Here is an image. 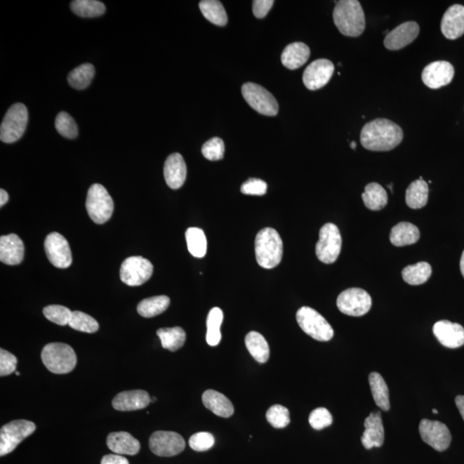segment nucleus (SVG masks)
<instances>
[{"mask_svg":"<svg viewBox=\"0 0 464 464\" xmlns=\"http://www.w3.org/2000/svg\"><path fill=\"white\" fill-rule=\"evenodd\" d=\"M404 140V131L388 119H376L363 126L360 133L362 147L371 152H388Z\"/></svg>","mask_w":464,"mask_h":464,"instance_id":"obj_1","label":"nucleus"},{"mask_svg":"<svg viewBox=\"0 0 464 464\" xmlns=\"http://www.w3.org/2000/svg\"><path fill=\"white\" fill-rule=\"evenodd\" d=\"M333 18L337 29L343 36L358 37L365 32V13L357 0H340L337 2Z\"/></svg>","mask_w":464,"mask_h":464,"instance_id":"obj_2","label":"nucleus"},{"mask_svg":"<svg viewBox=\"0 0 464 464\" xmlns=\"http://www.w3.org/2000/svg\"><path fill=\"white\" fill-rule=\"evenodd\" d=\"M255 251L259 266L266 270L277 267L283 256V241L281 236L273 228L263 229L256 235Z\"/></svg>","mask_w":464,"mask_h":464,"instance_id":"obj_3","label":"nucleus"},{"mask_svg":"<svg viewBox=\"0 0 464 464\" xmlns=\"http://www.w3.org/2000/svg\"><path fill=\"white\" fill-rule=\"evenodd\" d=\"M41 359L49 371L55 374H66L74 369L77 356L74 349L65 343L46 345L41 352Z\"/></svg>","mask_w":464,"mask_h":464,"instance_id":"obj_4","label":"nucleus"},{"mask_svg":"<svg viewBox=\"0 0 464 464\" xmlns=\"http://www.w3.org/2000/svg\"><path fill=\"white\" fill-rule=\"evenodd\" d=\"M86 210L91 220L102 225L110 220L114 212V201L109 192L101 184L95 183L88 191Z\"/></svg>","mask_w":464,"mask_h":464,"instance_id":"obj_5","label":"nucleus"},{"mask_svg":"<svg viewBox=\"0 0 464 464\" xmlns=\"http://www.w3.org/2000/svg\"><path fill=\"white\" fill-rule=\"evenodd\" d=\"M28 120L26 106L22 103H15L3 119L0 126V140L7 144L18 141L24 135Z\"/></svg>","mask_w":464,"mask_h":464,"instance_id":"obj_6","label":"nucleus"},{"mask_svg":"<svg viewBox=\"0 0 464 464\" xmlns=\"http://www.w3.org/2000/svg\"><path fill=\"white\" fill-rule=\"evenodd\" d=\"M299 327L307 335L319 341H329L333 338V331L328 321L310 307H302L297 312Z\"/></svg>","mask_w":464,"mask_h":464,"instance_id":"obj_7","label":"nucleus"},{"mask_svg":"<svg viewBox=\"0 0 464 464\" xmlns=\"http://www.w3.org/2000/svg\"><path fill=\"white\" fill-rule=\"evenodd\" d=\"M36 429V425L32 421L26 420H13L3 425L0 430V456H4L13 452Z\"/></svg>","mask_w":464,"mask_h":464,"instance_id":"obj_8","label":"nucleus"},{"mask_svg":"<svg viewBox=\"0 0 464 464\" xmlns=\"http://www.w3.org/2000/svg\"><path fill=\"white\" fill-rule=\"evenodd\" d=\"M340 230L336 225L328 223L321 228L319 241L316 245V255L322 263L332 264L338 259L341 251Z\"/></svg>","mask_w":464,"mask_h":464,"instance_id":"obj_9","label":"nucleus"},{"mask_svg":"<svg viewBox=\"0 0 464 464\" xmlns=\"http://www.w3.org/2000/svg\"><path fill=\"white\" fill-rule=\"evenodd\" d=\"M241 93L248 105L259 114L267 117H274L278 114V102L265 88L249 82L241 87Z\"/></svg>","mask_w":464,"mask_h":464,"instance_id":"obj_10","label":"nucleus"},{"mask_svg":"<svg viewBox=\"0 0 464 464\" xmlns=\"http://www.w3.org/2000/svg\"><path fill=\"white\" fill-rule=\"evenodd\" d=\"M373 305L371 298L362 289L345 290L337 298V307L340 312L351 317H362L369 312Z\"/></svg>","mask_w":464,"mask_h":464,"instance_id":"obj_11","label":"nucleus"},{"mask_svg":"<svg viewBox=\"0 0 464 464\" xmlns=\"http://www.w3.org/2000/svg\"><path fill=\"white\" fill-rule=\"evenodd\" d=\"M153 274L151 262L141 256H131L121 264V281L129 286H139L149 281Z\"/></svg>","mask_w":464,"mask_h":464,"instance_id":"obj_12","label":"nucleus"},{"mask_svg":"<svg viewBox=\"0 0 464 464\" xmlns=\"http://www.w3.org/2000/svg\"><path fill=\"white\" fill-rule=\"evenodd\" d=\"M151 451L159 456H174L181 453L186 443L183 437L174 432L158 431L149 440Z\"/></svg>","mask_w":464,"mask_h":464,"instance_id":"obj_13","label":"nucleus"},{"mask_svg":"<svg viewBox=\"0 0 464 464\" xmlns=\"http://www.w3.org/2000/svg\"><path fill=\"white\" fill-rule=\"evenodd\" d=\"M421 439L438 451L447 450L451 442V435L447 425L439 421L424 419L419 427Z\"/></svg>","mask_w":464,"mask_h":464,"instance_id":"obj_14","label":"nucleus"},{"mask_svg":"<svg viewBox=\"0 0 464 464\" xmlns=\"http://www.w3.org/2000/svg\"><path fill=\"white\" fill-rule=\"evenodd\" d=\"M46 255L53 266L67 268L72 265V256L70 246L65 237L58 232L50 233L44 243Z\"/></svg>","mask_w":464,"mask_h":464,"instance_id":"obj_15","label":"nucleus"},{"mask_svg":"<svg viewBox=\"0 0 464 464\" xmlns=\"http://www.w3.org/2000/svg\"><path fill=\"white\" fill-rule=\"evenodd\" d=\"M333 72H335V66L331 60H317L305 69L303 75V82L310 91L319 90L329 82Z\"/></svg>","mask_w":464,"mask_h":464,"instance_id":"obj_16","label":"nucleus"},{"mask_svg":"<svg viewBox=\"0 0 464 464\" xmlns=\"http://www.w3.org/2000/svg\"><path fill=\"white\" fill-rule=\"evenodd\" d=\"M453 66L446 60L435 61L424 68L421 78L425 86L436 90L448 86L453 79Z\"/></svg>","mask_w":464,"mask_h":464,"instance_id":"obj_17","label":"nucleus"},{"mask_svg":"<svg viewBox=\"0 0 464 464\" xmlns=\"http://www.w3.org/2000/svg\"><path fill=\"white\" fill-rule=\"evenodd\" d=\"M419 34L420 26L416 22H406L387 34L383 44L387 49L397 51L412 44Z\"/></svg>","mask_w":464,"mask_h":464,"instance_id":"obj_18","label":"nucleus"},{"mask_svg":"<svg viewBox=\"0 0 464 464\" xmlns=\"http://www.w3.org/2000/svg\"><path fill=\"white\" fill-rule=\"evenodd\" d=\"M432 331L436 338L444 347L454 349L464 345V329L462 325L442 320L437 322Z\"/></svg>","mask_w":464,"mask_h":464,"instance_id":"obj_19","label":"nucleus"},{"mask_svg":"<svg viewBox=\"0 0 464 464\" xmlns=\"http://www.w3.org/2000/svg\"><path fill=\"white\" fill-rule=\"evenodd\" d=\"M25 257V244L16 234L0 237V260L6 265H18Z\"/></svg>","mask_w":464,"mask_h":464,"instance_id":"obj_20","label":"nucleus"},{"mask_svg":"<svg viewBox=\"0 0 464 464\" xmlns=\"http://www.w3.org/2000/svg\"><path fill=\"white\" fill-rule=\"evenodd\" d=\"M441 32L449 40H456L464 34V6L454 5L444 13Z\"/></svg>","mask_w":464,"mask_h":464,"instance_id":"obj_21","label":"nucleus"},{"mask_svg":"<svg viewBox=\"0 0 464 464\" xmlns=\"http://www.w3.org/2000/svg\"><path fill=\"white\" fill-rule=\"evenodd\" d=\"M152 400L147 391L142 390L124 391L113 399L112 405L118 411H135L151 404Z\"/></svg>","mask_w":464,"mask_h":464,"instance_id":"obj_22","label":"nucleus"},{"mask_svg":"<svg viewBox=\"0 0 464 464\" xmlns=\"http://www.w3.org/2000/svg\"><path fill=\"white\" fill-rule=\"evenodd\" d=\"M365 431L362 442L367 450L373 447H381L385 442V428L380 412L371 413L365 420Z\"/></svg>","mask_w":464,"mask_h":464,"instance_id":"obj_23","label":"nucleus"},{"mask_svg":"<svg viewBox=\"0 0 464 464\" xmlns=\"http://www.w3.org/2000/svg\"><path fill=\"white\" fill-rule=\"evenodd\" d=\"M164 179L172 190L181 187L187 178V166L183 156L173 153L168 157L164 167Z\"/></svg>","mask_w":464,"mask_h":464,"instance_id":"obj_24","label":"nucleus"},{"mask_svg":"<svg viewBox=\"0 0 464 464\" xmlns=\"http://www.w3.org/2000/svg\"><path fill=\"white\" fill-rule=\"evenodd\" d=\"M107 446L118 455L133 456L140 450L139 441L126 432H111L107 438Z\"/></svg>","mask_w":464,"mask_h":464,"instance_id":"obj_25","label":"nucleus"},{"mask_svg":"<svg viewBox=\"0 0 464 464\" xmlns=\"http://www.w3.org/2000/svg\"><path fill=\"white\" fill-rule=\"evenodd\" d=\"M310 55V50L308 46L303 42H294L286 46L281 55V62L283 66L290 70L304 66L308 61Z\"/></svg>","mask_w":464,"mask_h":464,"instance_id":"obj_26","label":"nucleus"},{"mask_svg":"<svg viewBox=\"0 0 464 464\" xmlns=\"http://www.w3.org/2000/svg\"><path fill=\"white\" fill-rule=\"evenodd\" d=\"M202 402L206 409L218 416L229 418L233 415L234 408L231 401L216 390L205 391L202 395Z\"/></svg>","mask_w":464,"mask_h":464,"instance_id":"obj_27","label":"nucleus"},{"mask_svg":"<svg viewBox=\"0 0 464 464\" xmlns=\"http://www.w3.org/2000/svg\"><path fill=\"white\" fill-rule=\"evenodd\" d=\"M420 236L419 229L415 225L401 222L391 229L390 240L395 246L404 247L416 244Z\"/></svg>","mask_w":464,"mask_h":464,"instance_id":"obj_28","label":"nucleus"},{"mask_svg":"<svg viewBox=\"0 0 464 464\" xmlns=\"http://www.w3.org/2000/svg\"><path fill=\"white\" fill-rule=\"evenodd\" d=\"M362 199L368 209L380 211L385 208L388 203V194L380 184L371 183L366 186Z\"/></svg>","mask_w":464,"mask_h":464,"instance_id":"obj_29","label":"nucleus"},{"mask_svg":"<svg viewBox=\"0 0 464 464\" xmlns=\"http://www.w3.org/2000/svg\"><path fill=\"white\" fill-rule=\"evenodd\" d=\"M245 345L257 362L266 363L270 359V346L264 337L260 333L251 331L245 337Z\"/></svg>","mask_w":464,"mask_h":464,"instance_id":"obj_30","label":"nucleus"},{"mask_svg":"<svg viewBox=\"0 0 464 464\" xmlns=\"http://www.w3.org/2000/svg\"><path fill=\"white\" fill-rule=\"evenodd\" d=\"M429 187L423 180L413 182L406 191V205L412 209H420L427 204Z\"/></svg>","mask_w":464,"mask_h":464,"instance_id":"obj_31","label":"nucleus"},{"mask_svg":"<svg viewBox=\"0 0 464 464\" xmlns=\"http://www.w3.org/2000/svg\"><path fill=\"white\" fill-rule=\"evenodd\" d=\"M369 383L376 404L383 411H388L390 409V395L385 379L380 374L373 373L369 376Z\"/></svg>","mask_w":464,"mask_h":464,"instance_id":"obj_32","label":"nucleus"},{"mask_svg":"<svg viewBox=\"0 0 464 464\" xmlns=\"http://www.w3.org/2000/svg\"><path fill=\"white\" fill-rule=\"evenodd\" d=\"M432 273L430 264L425 262L410 265L402 270V279L411 286H419L427 282Z\"/></svg>","mask_w":464,"mask_h":464,"instance_id":"obj_33","label":"nucleus"},{"mask_svg":"<svg viewBox=\"0 0 464 464\" xmlns=\"http://www.w3.org/2000/svg\"><path fill=\"white\" fill-rule=\"evenodd\" d=\"M170 304V298L161 295L144 299L138 305L137 310L141 317L150 318L166 312Z\"/></svg>","mask_w":464,"mask_h":464,"instance_id":"obj_34","label":"nucleus"},{"mask_svg":"<svg viewBox=\"0 0 464 464\" xmlns=\"http://www.w3.org/2000/svg\"><path fill=\"white\" fill-rule=\"evenodd\" d=\"M199 10L212 24L218 26H225L227 24V14L220 1L217 0H203L199 2Z\"/></svg>","mask_w":464,"mask_h":464,"instance_id":"obj_35","label":"nucleus"},{"mask_svg":"<svg viewBox=\"0 0 464 464\" xmlns=\"http://www.w3.org/2000/svg\"><path fill=\"white\" fill-rule=\"evenodd\" d=\"M164 349L175 352L181 348L186 340V333L182 328H164L157 331Z\"/></svg>","mask_w":464,"mask_h":464,"instance_id":"obj_36","label":"nucleus"},{"mask_svg":"<svg viewBox=\"0 0 464 464\" xmlns=\"http://www.w3.org/2000/svg\"><path fill=\"white\" fill-rule=\"evenodd\" d=\"M223 319L224 314L220 308L214 307V308L210 310L208 319H206V328H208V331H206V343L211 347L218 346L220 343V327L222 323H223Z\"/></svg>","mask_w":464,"mask_h":464,"instance_id":"obj_37","label":"nucleus"},{"mask_svg":"<svg viewBox=\"0 0 464 464\" xmlns=\"http://www.w3.org/2000/svg\"><path fill=\"white\" fill-rule=\"evenodd\" d=\"M95 76V67L90 63L80 65L67 77L69 84L76 90H84L90 86Z\"/></svg>","mask_w":464,"mask_h":464,"instance_id":"obj_38","label":"nucleus"},{"mask_svg":"<svg viewBox=\"0 0 464 464\" xmlns=\"http://www.w3.org/2000/svg\"><path fill=\"white\" fill-rule=\"evenodd\" d=\"M185 237L187 249L190 254L197 258L204 257L208 248V241L204 232L197 227H191L187 230Z\"/></svg>","mask_w":464,"mask_h":464,"instance_id":"obj_39","label":"nucleus"},{"mask_svg":"<svg viewBox=\"0 0 464 464\" xmlns=\"http://www.w3.org/2000/svg\"><path fill=\"white\" fill-rule=\"evenodd\" d=\"M72 13L81 18H97L105 14V4L97 0H74L71 3Z\"/></svg>","mask_w":464,"mask_h":464,"instance_id":"obj_40","label":"nucleus"},{"mask_svg":"<svg viewBox=\"0 0 464 464\" xmlns=\"http://www.w3.org/2000/svg\"><path fill=\"white\" fill-rule=\"evenodd\" d=\"M75 331L84 333H95L99 329V324L93 317L82 312H74L68 324Z\"/></svg>","mask_w":464,"mask_h":464,"instance_id":"obj_41","label":"nucleus"},{"mask_svg":"<svg viewBox=\"0 0 464 464\" xmlns=\"http://www.w3.org/2000/svg\"><path fill=\"white\" fill-rule=\"evenodd\" d=\"M55 128L61 136L67 139H75L79 134L78 125L74 119L67 112H60L55 119Z\"/></svg>","mask_w":464,"mask_h":464,"instance_id":"obj_42","label":"nucleus"},{"mask_svg":"<svg viewBox=\"0 0 464 464\" xmlns=\"http://www.w3.org/2000/svg\"><path fill=\"white\" fill-rule=\"evenodd\" d=\"M46 318L53 324L65 326L70 323L72 312L67 307L62 305H49L44 309Z\"/></svg>","mask_w":464,"mask_h":464,"instance_id":"obj_43","label":"nucleus"},{"mask_svg":"<svg viewBox=\"0 0 464 464\" xmlns=\"http://www.w3.org/2000/svg\"><path fill=\"white\" fill-rule=\"evenodd\" d=\"M267 420L275 428H284L290 423L289 410L281 405L272 406L267 412Z\"/></svg>","mask_w":464,"mask_h":464,"instance_id":"obj_44","label":"nucleus"},{"mask_svg":"<svg viewBox=\"0 0 464 464\" xmlns=\"http://www.w3.org/2000/svg\"><path fill=\"white\" fill-rule=\"evenodd\" d=\"M225 151L224 141L218 137L206 142L201 149L203 156L210 161L221 160L224 158Z\"/></svg>","mask_w":464,"mask_h":464,"instance_id":"obj_45","label":"nucleus"},{"mask_svg":"<svg viewBox=\"0 0 464 464\" xmlns=\"http://www.w3.org/2000/svg\"><path fill=\"white\" fill-rule=\"evenodd\" d=\"M190 446L198 452L210 450L216 443L214 437L209 432H201L192 435L189 441Z\"/></svg>","mask_w":464,"mask_h":464,"instance_id":"obj_46","label":"nucleus"},{"mask_svg":"<svg viewBox=\"0 0 464 464\" xmlns=\"http://www.w3.org/2000/svg\"><path fill=\"white\" fill-rule=\"evenodd\" d=\"M310 425L316 430L329 427L333 423V417L328 409L324 408H318L313 410L309 417Z\"/></svg>","mask_w":464,"mask_h":464,"instance_id":"obj_47","label":"nucleus"},{"mask_svg":"<svg viewBox=\"0 0 464 464\" xmlns=\"http://www.w3.org/2000/svg\"><path fill=\"white\" fill-rule=\"evenodd\" d=\"M18 359L11 352L0 349V376L11 375L16 373Z\"/></svg>","mask_w":464,"mask_h":464,"instance_id":"obj_48","label":"nucleus"},{"mask_svg":"<svg viewBox=\"0 0 464 464\" xmlns=\"http://www.w3.org/2000/svg\"><path fill=\"white\" fill-rule=\"evenodd\" d=\"M267 185L266 182L257 178H251L241 186V192L246 195H256L263 197L267 193Z\"/></svg>","mask_w":464,"mask_h":464,"instance_id":"obj_49","label":"nucleus"},{"mask_svg":"<svg viewBox=\"0 0 464 464\" xmlns=\"http://www.w3.org/2000/svg\"><path fill=\"white\" fill-rule=\"evenodd\" d=\"M274 4V0H255L253 1V13L257 18H265Z\"/></svg>","mask_w":464,"mask_h":464,"instance_id":"obj_50","label":"nucleus"},{"mask_svg":"<svg viewBox=\"0 0 464 464\" xmlns=\"http://www.w3.org/2000/svg\"><path fill=\"white\" fill-rule=\"evenodd\" d=\"M101 464H129V462L124 456L110 454L103 456Z\"/></svg>","mask_w":464,"mask_h":464,"instance_id":"obj_51","label":"nucleus"},{"mask_svg":"<svg viewBox=\"0 0 464 464\" xmlns=\"http://www.w3.org/2000/svg\"><path fill=\"white\" fill-rule=\"evenodd\" d=\"M456 404L464 420V396H458L456 397Z\"/></svg>","mask_w":464,"mask_h":464,"instance_id":"obj_52","label":"nucleus"},{"mask_svg":"<svg viewBox=\"0 0 464 464\" xmlns=\"http://www.w3.org/2000/svg\"><path fill=\"white\" fill-rule=\"evenodd\" d=\"M9 201V194H7L6 190H0V206H4Z\"/></svg>","mask_w":464,"mask_h":464,"instance_id":"obj_53","label":"nucleus"},{"mask_svg":"<svg viewBox=\"0 0 464 464\" xmlns=\"http://www.w3.org/2000/svg\"><path fill=\"white\" fill-rule=\"evenodd\" d=\"M460 270H461V273L464 278V251L461 256V260H460Z\"/></svg>","mask_w":464,"mask_h":464,"instance_id":"obj_54","label":"nucleus"},{"mask_svg":"<svg viewBox=\"0 0 464 464\" xmlns=\"http://www.w3.org/2000/svg\"><path fill=\"white\" fill-rule=\"evenodd\" d=\"M356 147H357L356 142L352 141V143H351V147H352V149L355 150V149H356Z\"/></svg>","mask_w":464,"mask_h":464,"instance_id":"obj_55","label":"nucleus"},{"mask_svg":"<svg viewBox=\"0 0 464 464\" xmlns=\"http://www.w3.org/2000/svg\"><path fill=\"white\" fill-rule=\"evenodd\" d=\"M432 412H433V413H435V415H437V413H438V410H437V409H433V410H432Z\"/></svg>","mask_w":464,"mask_h":464,"instance_id":"obj_56","label":"nucleus"},{"mask_svg":"<svg viewBox=\"0 0 464 464\" xmlns=\"http://www.w3.org/2000/svg\"><path fill=\"white\" fill-rule=\"evenodd\" d=\"M15 373H16L17 376H20V373H19L18 371H16Z\"/></svg>","mask_w":464,"mask_h":464,"instance_id":"obj_57","label":"nucleus"}]
</instances>
